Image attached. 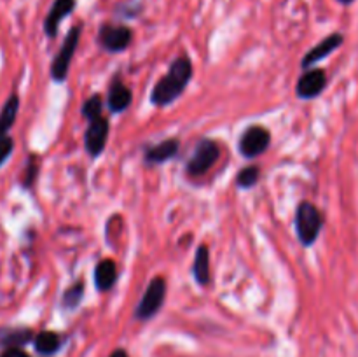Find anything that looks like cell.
<instances>
[{
    "label": "cell",
    "instance_id": "6da1fadb",
    "mask_svg": "<svg viewBox=\"0 0 358 357\" xmlns=\"http://www.w3.org/2000/svg\"><path fill=\"white\" fill-rule=\"evenodd\" d=\"M191 77L192 63L189 62V58H185V56H180V58H177L171 63L166 76L161 77V79L157 80L152 93H150V102H152L156 107H166V105L173 104V102L184 93L185 88L189 86Z\"/></svg>",
    "mask_w": 358,
    "mask_h": 357
},
{
    "label": "cell",
    "instance_id": "7a4b0ae2",
    "mask_svg": "<svg viewBox=\"0 0 358 357\" xmlns=\"http://www.w3.org/2000/svg\"><path fill=\"white\" fill-rule=\"evenodd\" d=\"M324 227V216L311 202L299 203L296 212V231L304 247H311L318 240Z\"/></svg>",
    "mask_w": 358,
    "mask_h": 357
},
{
    "label": "cell",
    "instance_id": "3957f363",
    "mask_svg": "<svg viewBox=\"0 0 358 357\" xmlns=\"http://www.w3.org/2000/svg\"><path fill=\"white\" fill-rule=\"evenodd\" d=\"M80 34H83V24H76V27L70 28V31L66 34L65 42L59 48L58 55L52 59L51 63V77L56 80V83H63L69 76L70 63H72L73 52H76L77 46H79Z\"/></svg>",
    "mask_w": 358,
    "mask_h": 357
},
{
    "label": "cell",
    "instance_id": "277c9868",
    "mask_svg": "<svg viewBox=\"0 0 358 357\" xmlns=\"http://www.w3.org/2000/svg\"><path fill=\"white\" fill-rule=\"evenodd\" d=\"M164 298H166V280L161 279V276H156L147 286L145 293H143L142 300H140L138 307L135 310V317L138 321H149V318H152L161 310V307H163Z\"/></svg>",
    "mask_w": 358,
    "mask_h": 357
},
{
    "label": "cell",
    "instance_id": "5b68a950",
    "mask_svg": "<svg viewBox=\"0 0 358 357\" xmlns=\"http://www.w3.org/2000/svg\"><path fill=\"white\" fill-rule=\"evenodd\" d=\"M219 156L220 149L213 140H201L196 146L191 160L187 161V174L191 177H201V175H205L217 163Z\"/></svg>",
    "mask_w": 358,
    "mask_h": 357
},
{
    "label": "cell",
    "instance_id": "8992f818",
    "mask_svg": "<svg viewBox=\"0 0 358 357\" xmlns=\"http://www.w3.org/2000/svg\"><path fill=\"white\" fill-rule=\"evenodd\" d=\"M131 41L133 31L126 24L107 23L100 28V34H98V42L108 52L124 51L131 44Z\"/></svg>",
    "mask_w": 358,
    "mask_h": 357
},
{
    "label": "cell",
    "instance_id": "52a82bcc",
    "mask_svg": "<svg viewBox=\"0 0 358 357\" xmlns=\"http://www.w3.org/2000/svg\"><path fill=\"white\" fill-rule=\"evenodd\" d=\"M271 144V133L264 126H250L240 139V150L245 158H257Z\"/></svg>",
    "mask_w": 358,
    "mask_h": 357
},
{
    "label": "cell",
    "instance_id": "ba28073f",
    "mask_svg": "<svg viewBox=\"0 0 358 357\" xmlns=\"http://www.w3.org/2000/svg\"><path fill=\"white\" fill-rule=\"evenodd\" d=\"M325 88H327V74H325V70L308 69L297 80L296 93L303 100H311V98L320 97Z\"/></svg>",
    "mask_w": 358,
    "mask_h": 357
},
{
    "label": "cell",
    "instance_id": "9c48e42d",
    "mask_svg": "<svg viewBox=\"0 0 358 357\" xmlns=\"http://www.w3.org/2000/svg\"><path fill=\"white\" fill-rule=\"evenodd\" d=\"M343 42H345V35L339 34V31L327 35L324 41L318 42L317 46H313V48L306 52V56H304L303 62H301V66L306 70L311 69V66L317 65L318 62H322V59H325L327 56H331L336 49L341 48Z\"/></svg>",
    "mask_w": 358,
    "mask_h": 357
},
{
    "label": "cell",
    "instance_id": "30bf717a",
    "mask_svg": "<svg viewBox=\"0 0 358 357\" xmlns=\"http://www.w3.org/2000/svg\"><path fill=\"white\" fill-rule=\"evenodd\" d=\"M108 132H110V126H108V121L105 118L90 121V128L86 130V136H84V146H86L90 156H100L101 150L107 146Z\"/></svg>",
    "mask_w": 358,
    "mask_h": 357
},
{
    "label": "cell",
    "instance_id": "8fae6325",
    "mask_svg": "<svg viewBox=\"0 0 358 357\" xmlns=\"http://www.w3.org/2000/svg\"><path fill=\"white\" fill-rule=\"evenodd\" d=\"M77 6V0H55L49 9L48 16L44 20V31L48 37H56L58 34L59 23L65 20L66 16L73 13Z\"/></svg>",
    "mask_w": 358,
    "mask_h": 357
},
{
    "label": "cell",
    "instance_id": "7c38bea8",
    "mask_svg": "<svg viewBox=\"0 0 358 357\" xmlns=\"http://www.w3.org/2000/svg\"><path fill=\"white\" fill-rule=\"evenodd\" d=\"M133 94L131 90L126 86L122 80L115 79L114 83L108 88V97H107V105L112 112H122L131 105Z\"/></svg>",
    "mask_w": 358,
    "mask_h": 357
},
{
    "label": "cell",
    "instance_id": "4fadbf2b",
    "mask_svg": "<svg viewBox=\"0 0 358 357\" xmlns=\"http://www.w3.org/2000/svg\"><path fill=\"white\" fill-rule=\"evenodd\" d=\"M117 280V266L112 259H101L94 268V286L98 290H108Z\"/></svg>",
    "mask_w": 358,
    "mask_h": 357
},
{
    "label": "cell",
    "instance_id": "5bb4252c",
    "mask_svg": "<svg viewBox=\"0 0 358 357\" xmlns=\"http://www.w3.org/2000/svg\"><path fill=\"white\" fill-rule=\"evenodd\" d=\"M178 146H180V144H178L177 139L164 140V142H161V144H157V146L147 149L145 161L150 164L164 163V161L171 160V158L178 153Z\"/></svg>",
    "mask_w": 358,
    "mask_h": 357
},
{
    "label": "cell",
    "instance_id": "9a60e30c",
    "mask_svg": "<svg viewBox=\"0 0 358 357\" xmlns=\"http://www.w3.org/2000/svg\"><path fill=\"white\" fill-rule=\"evenodd\" d=\"M192 273L199 286H206L210 282V252L206 245H199L194 255Z\"/></svg>",
    "mask_w": 358,
    "mask_h": 357
},
{
    "label": "cell",
    "instance_id": "2e32d148",
    "mask_svg": "<svg viewBox=\"0 0 358 357\" xmlns=\"http://www.w3.org/2000/svg\"><path fill=\"white\" fill-rule=\"evenodd\" d=\"M35 350L44 356H51V354L58 352L62 346V338L58 332L55 331H42L35 336Z\"/></svg>",
    "mask_w": 358,
    "mask_h": 357
},
{
    "label": "cell",
    "instance_id": "e0dca14e",
    "mask_svg": "<svg viewBox=\"0 0 358 357\" xmlns=\"http://www.w3.org/2000/svg\"><path fill=\"white\" fill-rule=\"evenodd\" d=\"M17 108H20V98H17L16 94H13L2 107V112H0V139L7 135L10 126L16 121Z\"/></svg>",
    "mask_w": 358,
    "mask_h": 357
},
{
    "label": "cell",
    "instance_id": "ac0fdd59",
    "mask_svg": "<svg viewBox=\"0 0 358 357\" xmlns=\"http://www.w3.org/2000/svg\"><path fill=\"white\" fill-rule=\"evenodd\" d=\"M31 332L28 329H14V331H7L6 335L0 338V342L6 346H21L23 343L30 342Z\"/></svg>",
    "mask_w": 358,
    "mask_h": 357
},
{
    "label": "cell",
    "instance_id": "d6986e66",
    "mask_svg": "<svg viewBox=\"0 0 358 357\" xmlns=\"http://www.w3.org/2000/svg\"><path fill=\"white\" fill-rule=\"evenodd\" d=\"M259 178H261V170H259L257 167H247L238 174L236 184L240 186V188L248 189V188H254V186L259 182Z\"/></svg>",
    "mask_w": 358,
    "mask_h": 357
},
{
    "label": "cell",
    "instance_id": "ffe728a7",
    "mask_svg": "<svg viewBox=\"0 0 358 357\" xmlns=\"http://www.w3.org/2000/svg\"><path fill=\"white\" fill-rule=\"evenodd\" d=\"M101 111H103V102H101L100 94H93V97H91L90 100H86V104L83 105V115L87 121L101 118Z\"/></svg>",
    "mask_w": 358,
    "mask_h": 357
},
{
    "label": "cell",
    "instance_id": "44dd1931",
    "mask_svg": "<svg viewBox=\"0 0 358 357\" xmlns=\"http://www.w3.org/2000/svg\"><path fill=\"white\" fill-rule=\"evenodd\" d=\"M84 296V284L77 282L72 287L66 289V293L63 294V307L65 308H77V304L80 303Z\"/></svg>",
    "mask_w": 358,
    "mask_h": 357
},
{
    "label": "cell",
    "instance_id": "7402d4cb",
    "mask_svg": "<svg viewBox=\"0 0 358 357\" xmlns=\"http://www.w3.org/2000/svg\"><path fill=\"white\" fill-rule=\"evenodd\" d=\"M13 149H14V140L7 135L2 136V139H0V164H2L10 154H13Z\"/></svg>",
    "mask_w": 358,
    "mask_h": 357
},
{
    "label": "cell",
    "instance_id": "603a6c76",
    "mask_svg": "<svg viewBox=\"0 0 358 357\" xmlns=\"http://www.w3.org/2000/svg\"><path fill=\"white\" fill-rule=\"evenodd\" d=\"M37 172H38V164L35 163L34 158H31L30 164H28L27 174H24V181H23V184H24V186H31V184H34L35 177H37Z\"/></svg>",
    "mask_w": 358,
    "mask_h": 357
},
{
    "label": "cell",
    "instance_id": "cb8c5ba5",
    "mask_svg": "<svg viewBox=\"0 0 358 357\" xmlns=\"http://www.w3.org/2000/svg\"><path fill=\"white\" fill-rule=\"evenodd\" d=\"M0 357H28V354L23 352L20 346H7V349L0 354Z\"/></svg>",
    "mask_w": 358,
    "mask_h": 357
},
{
    "label": "cell",
    "instance_id": "d4e9b609",
    "mask_svg": "<svg viewBox=\"0 0 358 357\" xmlns=\"http://www.w3.org/2000/svg\"><path fill=\"white\" fill-rule=\"evenodd\" d=\"M110 357H129V356L124 352V350H114Z\"/></svg>",
    "mask_w": 358,
    "mask_h": 357
},
{
    "label": "cell",
    "instance_id": "484cf974",
    "mask_svg": "<svg viewBox=\"0 0 358 357\" xmlns=\"http://www.w3.org/2000/svg\"><path fill=\"white\" fill-rule=\"evenodd\" d=\"M339 4H343V6H352L353 2H355V0H338Z\"/></svg>",
    "mask_w": 358,
    "mask_h": 357
}]
</instances>
